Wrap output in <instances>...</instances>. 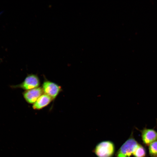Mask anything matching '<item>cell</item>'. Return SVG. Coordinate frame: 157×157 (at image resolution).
<instances>
[{"mask_svg":"<svg viewBox=\"0 0 157 157\" xmlns=\"http://www.w3.org/2000/svg\"></svg>","mask_w":157,"mask_h":157,"instance_id":"cell-12","label":"cell"},{"mask_svg":"<svg viewBox=\"0 0 157 157\" xmlns=\"http://www.w3.org/2000/svg\"><path fill=\"white\" fill-rule=\"evenodd\" d=\"M42 88L44 94L50 97L52 99L56 98L61 90L60 86L49 81L44 82Z\"/></svg>","mask_w":157,"mask_h":157,"instance_id":"cell-4","label":"cell"},{"mask_svg":"<svg viewBox=\"0 0 157 157\" xmlns=\"http://www.w3.org/2000/svg\"><path fill=\"white\" fill-rule=\"evenodd\" d=\"M40 84L38 76L32 74L28 75L20 84L11 85L10 87L13 88H19L28 90L38 87Z\"/></svg>","mask_w":157,"mask_h":157,"instance_id":"cell-3","label":"cell"},{"mask_svg":"<svg viewBox=\"0 0 157 157\" xmlns=\"http://www.w3.org/2000/svg\"><path fill=\"white\" fill-rule=\"evenodd\" d=\"M115 151V145L113 142L106 140L97 144L94 151L98 157H112Z\"/></svg>","mask_w":157,"mask_h":157,"instance_id":"cell-1","label":"cell"},{"mask_svg":"<svg viewBox=\"0 0 157 157\" xmlns=\"http://www.w3.org/2000/svg\"><path fill=\"white\" fill-rule=\"evenodd\" d=\"M52 99L48 95H42L33 104L32 107L34 109H40L46 106L51 101Z\"/></svg>","mask_w":157,"mask_h":157,"instance_id":"cell-7","label":"cell"},{"mask_svg":"<svg viewBox=\"0 0 157 157\" xmlns=\"http://www.w3.org/2000/svg\"><path fill=\"white\" fill-rule=\"evenodd\" d=\"M149 150L151 157H157V140L153 142L149 145Z\"/></svg>","mask_w":157,"mask_h":157,"instance_id":"cell-9","label":"cell"},{"mask_svg":"<svg viewBox=\"0 0 157 157\" xmlns=\"http://www.w3.org/2000/svg\"><path fill=\"white\" fill-rule=\"evenodd\" d=\"M2 12H0V15L1 14V13H2Z\"/></svg>","mask_w":157,"mask_h":157,"instance_id":"cell-10","label":"cell"},{"mask_svg":"<svg viewBox=\"0 0 157 157\" xmlns=\"http://www.w3.org/2000/svg\"><path fill=\"white\" fill-rule=\"evenodd\" d=\"M141 131L142 140L145 145H149L156 140L157 134L154 129L144 128Z\"/></svg>","mask_w":157,"mask_h":157,"instance_id":"cell-6","label":"cell"},{"mask_svg":"<svg viewBox=\"0 0 157 157\" xmlns=\"http://www.w3.org/2000/svg\"><path fill=\"white\" fill-rule=\"evenodd\" d=\"M43 91L41 87H37L27 90L23 93L24 97L26 101L30 104H34L43 94Z\"/></svg>","mask_w":157,"mask_h":157,"instance_id":"cell-5","label":"cell"},{"mask_svg":"<svg viewBox=\"0 0 157 157\" xmlns=\"http://www.w3.org/2000/svg\"><path fill=\"white\" fill-rule=\"evenodd\" d=\"M139 144L132 134L118 150L116 157H130Z\"/></svg>","mask_w":157,"mask_h":157,"instance_id":"cell-2","label":"cell"},{"mask_svg":"<svg viewBox=\"0 0 157 157\" xmlns=\"http://www.w3.org/2000/svg\"></svg>","mask_w":157,"mask_h":157,"instance_id":"cell-11","label":"cell"},{"mask_svg":"<svg viewBox=\"0 0 157 157\" xmlns=\"http://www.w3.org/2000/svg\"><path fill=\"white\" fill-rule=\"evenodd\" d=\"M146 154L144 148L140 144L136 148L133 154L135 157H145Z\"/></svg>","mask_w":157,"mask_h":157,"instance_id":"cell-8","label":"cell"}]
</instances>
